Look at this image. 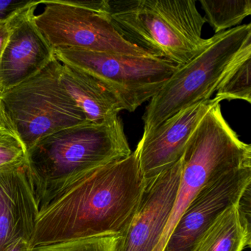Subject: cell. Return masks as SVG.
<instances>
[{
	"label": "cell",
	"instance_id": "603a6c76",
	"mask_svg": "<svg viewBox=\"0 0 251 251\" xmlns=\"http://www.w3.org/2000/svg\"><path fill=\"white\" fill-rule=\"evenodd\" d=\"M4 134L17 135L4 112L2 103L0 101V135Z\"/></svg>",
	"mask_w": 251,
	"mask_h": 251
},
{
	"label": "cell",
	"instance_id": "8fae6325",
	"mask_svg": "<svg viewBox=\"0 0 251 251\" xmlns=\"http://www.w3.org/2000/svg\"><path fill=\"white\" fill-rule=\"evenodd\" d=\"M220 102L216 97L201 101L144 132L134 152L146 185L180 160L197 126Z\"/></svg>",
	"mask_w": 251,
	"mask_h": 251
},
{
	"label": "cell",
	"instance_id": "e0dca14e",
	"mask_svg": "<svg viewBox=\"0 0 251 251\" xmlns=\"http://www.w3.org/2000/svg\"><path fill=\"white\" fill-rule=\"evenodd\" d=\"M251 51L245 53L223 77L217 88L220 101L241 100L251 102Z\"/></svg>",
	"mask_w": 251,
	"mask_h": 251
},
{
	"label": "cell",
	"instance_id": "9c48e42d",
	"mask_svg": "<svg viewBox=\"0 0 251 251\" xmlns=\"http://www.w3.org/2000/svg\"><path fill=\"white\" fill-rule=\"evenodd\" d=\"M251 184V167L232 170L203 186L185 210L163 251H191L202 233Z\"/></svg>",
	"mask_w": 251,
	"mask_h": 251
},
{
	"label": "cell",
	"instance_id": "ba28073f",
	"mask_svg": "<svg viewBox=\"0 0 251 251\" xmlns=\"http://www.w3.org/2000/svg\"><path fill=\"white\" fill-rule=\"evenodd\" d=\"M55 56L61 64L82 70L99 80L129 112H134L151 100L179 67L158 57L71 48L55 50Z\"/></svg>",
	"mask_w": 251,
	"mask_h": 251
},
{
	"label": "cell",
	"instance_id": "7a4b0ae2",
	"mask_svg": "<svg viewBox=\"0 0 251 251\" xmlns=\"http://www.w3.org/2000/svg\"><path fill=\"white\" fill-rule=\"evenodd\" d=\"M131 153L119 117L103 124L83 123L41 139L26 153L39 211L82 175Z\"/></svg>",
	"mask_w": 251,
	"mask_h": 251
},
{
	"label": "cell",
	"instance_id": "52a82bcc",
	"mask_svg": "<svg viewBox=\"0 0 251 251\" xmlns=\"http://www.w3.org/2000/svg\"><path fill=\"white\" fill-rule=\"evenodd\" d=\"M35 16L41 33L54 50L64 48L155 57L125 39L110 18L108 0H42Z\"/></svg>",
	"mask_w": 251,
	"mask_h": 251
},
{
	"label": "cell",
	"instance_id": "4fadbf2b",
	"mask_svg": "<svg viewBox=\"0 0 251 251\" xmlns=\"http://www.w3.org/2000/svg\"><path fill=\"white\" fill-rule=\"evenodd\" d=\"M39 212L26 160L0 170V251L17 239L30 242Z\"/></svg>",
	"mask_w": 251,
	"mask_h": 251
},
{
	"label": "cell",
	"instance_id": "5bb4252c",
	"mask_svg": "<svg viewBox=\"0 0 251 251\" xmlns=\"http://www.w3.org/2000/svg\"><path fill=\"white\" fill-rule=\"evenodd\" d=\"M60 80L70 98L80 108L88 123L103 124L119 117L124 108L117 98L90 75L61 64Z\"/></svg>",
	"mask_w": 251,
	"mask_h": 251
},
{
	"label": "cell",
	"instance_id": "cb8c5ba5",
	"mask_svg": "<svg viewBox=\"0 0 251 251\" xmlns=\"http://www.w3.org/2000/svg\"><path fill=\"white\" fill-rule=\"evenodd\" d=\"M33 248L29 241L20 239L7 247L3 251H32Z\"/></svg>",
	"mask_w": 251,
	"mask_h": 251
},
{
	"label": "cell",
	"instance_id": "ac0fdd59",
	"mask_svg": "<svg viewBox=\"0 0 251 251\" xmlns=\"http://www.w3.org/2000/svg\"><path fill=\"white\" fill-rule=\"evenodd\" d=\"M118 235L73 239L33 248L32 251H114Z\"/></svg>",
	"mask_w": 251,
	"mask_h": 251
},
{
	"label": "cell",
	"instance_id": "d6986e66",
	"mask_svg": "<svg viewBox=\"0 0 251 251\" xmlns=\"http://www.w3.org/2000/svg\"><path fill=\"white\" fill-rule=\"evenodd\" d=\"M24 145L17 135H0V170L26 160Z\"/></svg>",
	"mask_w": 251,
	"mask_h": 251
},
{
	"label": "cell",
	"instance_id": "6da1fadb",
	"mask_svg": "<svg viewBox=\"0 0 251 251\" xmlns=\"http://www.w3.org/2000/svg\"><path fill=\"white\" fill-rule=\"evenodd\" d=\"M146 188L135 152L82 175L39 211L32 248L103 235L120 236Z\"/></svg>",
	"mask_w": 251,
	"mask_h": 251
},
{
	"label": "cell",
	"instance_id": "3957f363",
	"mask_svg": "<svg viewBox=\"0 0 251 251\" xmlns=\"http://www.w3.org/2000/svg\"><path fill=\"white\" fill-rule=\"evenodd\" d=\"M113 24L128 42L151 55L183 66L209 45L205 18L194 0H108Z\"/></svg>",
	"mask_w": 251,
	"mask_h": 251
},
{
	"label": "cell",
	"instance_id": "ffe728a7",
	"mask_svg": "<svg viewBox=\"0 0 251 251\" xmlns=\"http://www.w3.org/2000/svg\"><path fill=\"white\" fill-rule=\"evenodd\" d=\"M251 185L248 186L244 191L242 195L239 198V201L236 202L238 212H239V218L241 220L242 226L246 233L251 236Z\"/></svg>",
	"mask_w": 251,
	"mask_h": 251
},
{
	"label": "cell",
	"instance_id": "30bf717a",
	"mask_svg": "<svg viewBox=\"0 0 251 251\" xmlns=\"http://www.w3.org/2000/svg\"><path fill=\"white\" fill-rule=\"evenodd\" d=\"M183 171L182 158L146 185L133 218L114 251H154L170 218Z\"/></svg>",
	"mask_w": 251,
	"mask_h": 251
},
{
	"label": "cell",
	"instance_id": "277c9868",
	"mask_svg": "<svg viewBox=\"0 0 251 251\" xmlns=\"http://www.w3.org/2000/svg\"><path fill=\"white\" fill-rule=\"evenodd\" d=\"M251 51V25L214 34L201 53L176 71L150 100L143 119L148 131L179 111L211 99L229 70Z\"/></svg>",
	"mask_w": 251,
	"mask_h": 251
},
{
	"label": "cell",
	"instance_id": "2e32d148",
	"mask_svg": "<svg viewBox=\"0 0 251 251\" xmlns=\"http://www.w3.org/2000/svg\"><path fill=\"white\" fill-rule=\"evenodd\" d=\"M205 22L215 34L241 25L251 14V0H201Z\"/></svg>",
	"mask_w": 251,
	"mask_h": 251
},
{
	"label": "cell",
	"instance_id": "44dd1931",
	"mask_svg": "<svg viewBox=\"0 0 251 251\" xmlns=\"http://www.w3.org/2000/svg\"><path fill=\"white\" fill-rule=\"evenodd\" d=\"M33 0H0V20H7L20 10L33 5Z\"/></svg>",
	"mask_w": 251,
	"mask_h": 251
},
{
	"label": "cell",
	"instance_id": "7c38bea8",
	"mask_svg": "<svg viewBox=\"0 0 251 251\" xmlns=\"http://www.w3.org/2000/svg\"><path fill=\"white\" fill-rule=\"evenodd\" d=\"M42 0L9 19L11 35L0 60V95L36 75L55 58V50L35 23Z\"/></svg>",
	"mask_w": 251,
	"mask_h": 251
},
{
	"label": "cell",
	"instance_id": "5b68a950",
	"mask_svg": "<svg viewBox=\"0 0 251 251\" xmlns=\"http://www.w3.org/2000/svg\"><path fill=\"white\" fill-rule=\"evenodd\" d=\"M182 160L183 171L173 210L154 251H163L179 219L205 185L232 170L251 167V146L239 139L217 103L191 135Z\"/></svg>",
	"mask_w": 251,
	"mask_h": 251
},
{
	"label": "cell",
	"instance_id": "9a60e30c",
	"mask_svg": "<svg viewBox=\"0 0 251 251\" xmlns=\"http://www.w3.org/2000/svg\"><path fill=\"white\" fill-rule=\"evenodd\" d=\"M236 202L217 217L191 251H242L251 248V236L242 226Z\"/></svg>",
	"mask_w": 251,
	"mask_h": 251
},
{
	"label": "cell",
	"instance_id": "8992f818",
	"mask_svg": "<svg viewBox=\"0 0 251 251\" xmlns=\"http://www.w3.org/2000/svg\"><path fill=\"white\" fill-rule=\"evenodd\" d=\"M56 58L40 73L0 95L4 112L26 151L39 141L88 123L60 80Z\"/></svg>",
	"mask_w": 251,
	"mask_h": 251
},
{
	"label": "cell",
	"instance_id": "7402d4cb",
	"mask_svg": "<svg viewBox=\"0 0 251 251\" xmlns=\"http://www.w3.org/2000/svg\"><path fill=\"white\" fill-rule=\"evenodd\" d=\"M11 35V25L9 19L7 20H0V60L6 48Z\"/></svg>",
	"mask_w": 251,
	"mask_h": 251
}]
</instances>
